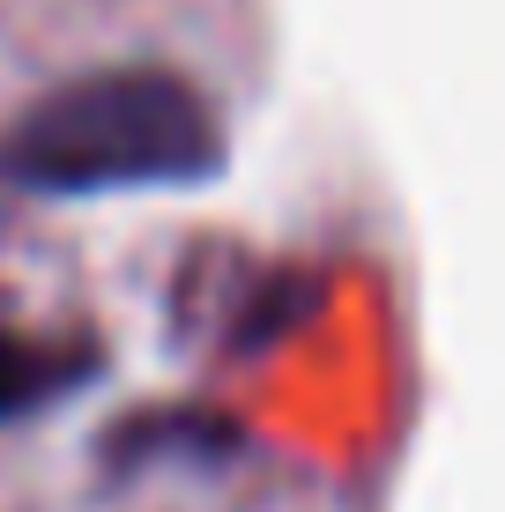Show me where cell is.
Returning <instances> with one entry per match:
<instances>
[{
	"label": "cell",
	"mask_w": 505,
	"mask_h": 512,
	"mask_svg": "<svg viewBox=\"0 0 505 512\" xmlns=\"http://www.w3.org/2000/svg\"><path fill=\"white\" fill-rule=\"evenodd\" d=\"M216 164L201 104L171 75H82L52 90L15 127L8 171L38 193H104V186H149V179H194Z\"/></svg>",
	"instance_id": "obj_1"
}]
</instances>
